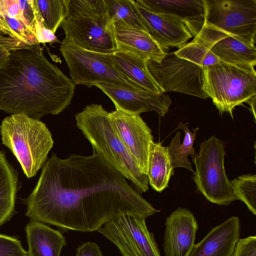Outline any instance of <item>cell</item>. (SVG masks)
I'll use <instances>...</instances> for the list:
<instances>
[{"label":"cell","mask_w":256,"mask_h":256,"mask_svg":"<svg viewBox=\"0 0 256 256\" xmlns=\"http://www.w3.org/2000/svg\"><path fill=\"white\" fill-rule=\"evenodd\" d=\"M135 2L151 12L166 15L182 22L192 36L197 35L204 22L203 0H137Z\"/></svg>","instance_id":"e0dca14e"},{"label":"cell","mask_w":256,"mask_h":256,"mask_svg":"<svg viewBox=\"0 0 256 256\" xmlns=\"http://www.w3.org/2000/svg\"><path fill=\"white\" fill-rule=\"evenodd\" d=\"M198 224L193 214L178 208L166 218L163 238L165 256H188L194 244Z\"/></svg>","instance_id":"9a60e30c"},{"label":"cell","mask_w":256,"mask_h":256,"mask_svg":"<svg viewBox=\"0 0 256 256\" xmlns=\"http://www.w3.org/2000/svg\"><path fill=\"white\" fill-rule=\"evenodd\" d=\"M116 50L130 52L143 58L160 62L167 53L144 30L113 22Z\"/></svg>","instance_id":"ac0fdd59"},{"label":"cell","mask_w":256,"mask_h":256,"mask_svg":"<svg viewBox=\"0 0 256 256\" xmlns=\"http://www.w3.org/2000/svg\"><path fill=\"white\" fill-rule=\"evenodd\" d=\"M64 40L90 51L112 54L116 50L113 20L103 16H72L61 26Z\"/></svg>","instance_id":"8fae6325"},{"label":"cell","mask_w":256,"mask_h":256,"mask_svg":"<svg viewBox=\"0 0 256 256\" xmlns=\"http://www.w3.org/2000/svg\"><path fill=\"white\" fill-rule=\"evenodd\" d=\"M34 3L44 26L55 34L66 18L65 0H34Z\"/></svg>","instance_id":"d4e9b609"},{"label":"cell","mask_w":256,"mask_h":256,"mask_svg":"<svg viewBox=\"0 0 256 256\" xmlns=\"http://www.w3.org/2000/svg\"><path fill=\"white\" fill-rule=\"evenodd\" d=\"M127 180L94 150L64 158L53 154L24 200L26 215L64 230L92 232L123 214L146 219L160 212Z\"/></svg>","instance_id":"6da1fadb"},{"label":"cell","mask_w":256,"mask_h":256,"mask_svg":"<svg viewBox=\"0 0 256 256\" xmlns=\"http://www.w3.org/2000/svg\"><path fill=\"white\" fill-rule=\"evenodd\" d=\"M18 3L26 22L36 36L38 22L34 0H18Z\"/></svg>","instance_id":"4dcf8cb0"},{"label":"cell","mask_w":256,"mask_h":256,"mask_svg":"<svg viewBox=\"0 0 256 256\" xmlns=\"http://www.w3.org/2000/svg\"><path fill=\"white\" fill-rule=\"evenodd\" d=\"M66 18L108 14L106 0H65Z\"/></svg>","instance_id":"f1b7e54d"},{"label":"cell","mask_w":256,"mask_h":256,"mask_svg":"<svg viewBox=\"0 0 256 256\" xmlns=\"http://www.w3.org/2000/svg\"><path fill=\"white\" fill-rule=\"evenodd\" d=\"M168 146L152 141L149 146L147 176L153 189L161 192L168 186L174 174L168 152Z\"/></svg>","instance_id":"7402d4cb"},{"label":"cell","mask_w":256,"mask_h":256,"mask_svg":"<svg viewBox=\"0 0 256 256\" xmlns=\"http://www.w3.org/2000/svg\"><path fill=\"white\" fill-rule=\"evenodd\" d=\"M18 184L16 170L0 151V226L14 214Z\"/></svg>","instance_id":"603a6c76"},{"label":"cell","mask_w":256,"mask_h":256,"mask_svg":"<svg viewBox=\"0 0 256 256\" xmlns=\"http://www.w3.org/2000/svg\"><path fill=\"white\" fill-rule=\"evenodd\" d=\"M2 144L14 154L28 178L36 175L54 146L51 132L40 120L12 114L0 126Z\"/></svg>","instance_id":"277c9868"},{"label":"cell","mask_w":256,"mask_h":256,"mask_svg":"<svg viewBox=\"0 0 256 256\" xmlns=\"http://www.w3.org/2000/svg\"><path fill=\"white\" fill-rule=\"evenodd\" d=\"M204 23L255 44L256 0H203Z\"/></svg>","instance_id":"ba28073f"},{"label":"cell","mask_w":256,"mask_h":256,"mask_svg":"<svg viewBox=\"0 0 256 256\" xmlns=\"http://www.w3.org/2000/svg\"><path fill=\"white\" fill-rule=\"evenodd\" d=\"M94 86L100 88L113 102L116 110L140 114L142 112H156L160 116L168 112L172 100L164 93L154 94L141 89H131L119 86L96 82Z\"/></svg>","instance_id":"5bb4252c"},{"label":"cell","mask_w":256,"mask_h":256,"mask_svg":"<svg viewBox=\"0 0 256 256\" xmlns=\"http://www.w3.org/2000/svg\"><path fill=\"white\" fill-rule=\"evenodd\" d=\"M133 4L146 32L164 50L170 47L180 48L192 37L182 22L166 15L151 12L134 0Z\"/></svg>","instance_id":"2e32d148"},{"label":"cell","mask_w":256,"mask_h":256,"mask_svg":"<svg viewBox=\"0 0 256 256\" xmlns=\"http://www.w3.org/2000/svg\"><path fill=\"white\" fill-rule=\"evenodd\" d=\"M76 85L45 57L40 44L9 51L0 70V110L40 120L70 104Z\"/></svg>","instance_id":"7a4b0ae2"},{"label":"cell","mask_w":256,"mask_h":256,"mask_svg":"<svg viewBox=\"0 0 256 256\" xmlns=\"http://www.w3.org/2000/svg\"><path fill=\"white\" fill-rule=\"evenodd\" d=\"M8 58L9 51L0 46V70L5 66Z\"/></svg>","instance_id":"836d02e7"},{"label":"cell","mask_w":256,"mask_h":256,"mask_svg":"<svg viewBox=\"0 0 256 256\" xmlns=\"http://www.w3.org/2000/svg\"><path fill=\"white\" fill-rule=\"evenodd\" d=\"M204 84L220 114L229 113L256 96L254 68L238 66L220 60L204 68Z\"/></svg>","instance_id":"5b68a950"},{"label":"cell","mask_w":256,"mask_h":256,"mask_svg":"<svg viewBox=\"0 0 256 256\" xmlns=\"http://www.w3.org/2000/svg\"><path fill=\"white\" fill-rule=\"evenodd\" d=\"M112 56L116 68L135 84L154 94L164 93L148 70V60L130 52L118 50L113 52Z\"/></svg>","instance_id":"44dd1931"},{"label":"cell","mask_w":256,"mask_h":256,"mask_svg":"<svg viewBox=\"0 0 256 256\" xmlns=\"http://www.w3.org/2000/svg\"><path fill=\"white\" fill-rule=\"evenodd\" d=\"M225 155L224 142L214 136L200 143L199 151L192 156L197 189L208 200L220 205L236 200L225 172Z\"/></svg>","instance_id":"8992f818"},{"label":"cell","mask_w":256,"mask_h":256,"mask_svg":"<svg viewBox=\"0 0 256 256\" xmlns=\"http://www.w3.org/2000/svg\"><path fill=\"white\" fill-rule=\"evenodd\" d=\"M76 256H104L98 246L94 242L82 244L76 250Z\"/></svg>","instance_id":"d6a6232c"},{"label":"cell","mask_w":256,"mask_h":256,"mask_svg":"<svg viewBox=\"0 0 256 256\" xmlns=\"http://www.w3.org/2000/svg\"><path fill=\"white\" fill-rule=\"evenodd\" d=\"M28 256H60L66 244L64 236L40 222L31 220L25 227Z\"/></svg>","instance_id":"ffe728a7"},{"label":"cell","mask_w":256,"mask_h":256,"mask_svg":"<svg viewBox=\"0 0 256 256\" xmlns=\"http://www.w3.org/2000/svg\"><path fill=\"white\" fill-rule=\"evenodd\" d=\"M98 232L115 244L122 256H161L144 218L123 214L106 222Z\"/></svg>","instance_id":"30bf717a"},{"label":"cell","mask_w":256,"mask_h":256,"mask_svg":"<svg viewBox=\"0 0 256 256\" xmlns=\"http://www.w3.org/2000/svg\"><path fill=\"white\" fill-rule=\"evenodd\" d=\"M110 122L125 147L142 171L147 176L152 130L140 114L116 110L109 112Z\"/></svg>","instance_id":"7c38bea8"},{"label":"cell","mask_w":256,"mask_h":256,"mask_svg":"<svg viewBox=\"0 0 256 256\" xmlns=\"http://www.w3.org/2000/svg\"><path fill=\"white\" fill-rule=\"evenodd\" d=\"M106 2L108 15L113 22H121L146 32L136 12L133 0H106Z\"/></svg>","instance_id":"484cf974"},{"label":"cell","mask_w":256,"mask_h":256,"mask_svg":"<svg viewBox=\"0 0 256 256\" xmlns=\"http://www.w3.org/2000/svg\"><path fill=\"white\" fill-rule=\"evenodd\" d=\"M174 54L180 58L204 68L218 62L220 59L196 38L184 44Z\"/></svg>","instance_id":"4316f807"},{"label":"cell","mask_w":256,"mask_h":256,"mask_svg":"<svg viewBox=\"0 0 256 256\" xmlns=\"http://www.w3.org/2000/svg\"><path fill=\"white\" fill-rule=\"evenodd\" d=\"M250 106L252 112L254 115V120H256V96L251 98L247 102Z\"/></svg>","instance_id":"e575fe53"},{"label":"cell","mask_w":256,"mask_h":256,"mask_svg":"<svg viewBox=\"0 0 256 256\" xmlns=\"http://www.w3.org/2000/svg\"><path fill=\"white\" fill-rule=\"evenodd\" d=\"M176 129L183 130L184 137L182 143L181 144L180 133L178 132L168 146V152L170 164L174 168L182 167L194 173L188 156L190 155L192 156L196 154L193 146L198 128H194L192 132L190 130L188 123L180 122Z\"/></svg>","instance_id":"cb8c5ba5"},{"label":"cell","mask_w":256,"mask_h":256,"mask_svg":"<svg viewBox=\"0 0 256 256\" xmlns=\"http://www.w3.org/2000/svg\"><path fill=\"white\" fill-rule=\"evenodd\" d=\"M147 66L164 92H176L203 99L208 98L204 88V68L174 52H167L160 62L148 60Z\"/></svg>","instance_id":"9c48e42d"},{"label":"cell","mask_w":256,"mask_h":256,"mask_svg":"<svg viewBox=\"0 0 256 256\" xmlns=\"http://www.w3.org/2000/svg\"><path fill=\"white\" fill-rule=\"evenodd\" d=\"M231 182L236 200L244 202L248 209L256 214V175L242 174Z\"/></svg>","instance_id":"83f0119b"},{"label":"cell","mask_w":256,"mask_h":256,"mask_svg":"<svg viewBox=\"0 0 256 256\" xmlns=\"http://www.w3.org/2000/svg\"><path fill=\"white\" fill-rule=\"evenodd\" d=\"M195 38L220 60L238 66L254 68L256 64L254 44L204 24Z\"/></svg>","instance_id":"4fadbf2b"},{"label":"cell","mask_w":256,"mask_h":256,"mask_svg":"<svg viewBox=\"0 0 256 256\" xmlns=\"http://www.w3.org/2000/svg\"><path fill=\"white\" fill-rule=\"evenodd\" d=\"M77 127L94 150L130 181L138 190H148V176L140 169L114 130L109 112L101 104L86 106L75 116Z\"/></svg>","instance_id":"3957f363"},{"label":"cell","mask_w":256,"mask_h":256,"mask_svg":"<svg viewBox=\"0 0 256 256\" xmlns=\"http://www.w3.org/2000/svg\"><path fill=\"white\" fill-rule=\"evenodd\" d=\"M60 50L68 66L70 80L75 85L82 84L90 88L96 82H102L143 90L116 68L112 54L84 50L64 39Z\"/></svg>","instance_id":"52a82bcc"},{"label":"cell","mask_w":256,"mask_h":256,"mask_svg":"<svg viewBox=\"0 0 256 256\" xmlns=\"http://www.w3.org/2000/svg\"><path fill=\"white\" fill-rule=\"evenodd\" d=\"M230 256H256V236L239 238Z\"/></svg>","instance_id":"1f68e13d"},{"label":"cell","mask_w":256,"mask_h":256,"mask_svg":"<svg viewBox=\"0 0 256 256\" xmlns=\"http://www.w3.org/2000/svg\"><path fill=\"white\" fill-rule=\"evenodd\" d=\"M240 222L232 216L194 244L188 256H230L240 236Z\"/></svg>","instance_id":"d6986e66"},{"label":"cell","mask_w":256,"mask_h":256,"mask_svg":"<svg viewBox=\"0 0 256 256\" xmlns=\"http://www.w3.org/2000/svg\"><path fill=\"white\" fill-rule=\"evenodd\" d=\"M0 256H28V254L18 239L0 234Z\"/></svg>","instance_id":"f546056e"}]
</instances>
